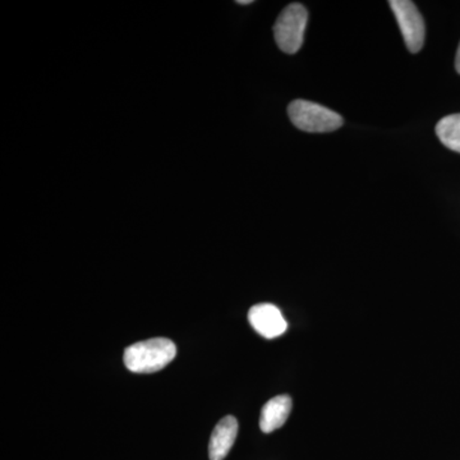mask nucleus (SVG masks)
Wrapping results in <instances>:
<instances>
[{
	"label": "nucleus",
	"mask_w": 460,
	"mask_h": 460,
	"mask_svg": "<svg viewBox=\"0 0 460 460\" xmlns=\"http://www.w3.org/2000/svg\"><path fill=\"white\" fill-rule=\"evenodd\" d=\"M177 348L166 338H154L129 345L124 350V365L136 374H154L175 358Z\"/></svg>",
	"instance_id": "1"
},
{
	"label": "nucleus",
	"mask_w": 460,
	"mask_h": 460,
	"mask_svg": "<svg viewBox=\"0 0 460 460\" xmlns=\"http://www.w3.org/2000/svg\"><path fill=\"white\" fill-rule=\"evenodd\" d=\"M288 114L296 128L305 132H332L343 126L341 114L307 100L290 102Z\"/></svg>",
	"instance_id": "2"
},
{
	"label": "nucleus",
	"mask_w": 460,
	"mask_h": 460,
	"mask_svg": "<svg viewBox=\"0 0 460 460\" xmlns=\"http://www.w3.org/2000/svg\"><path fill=\"white\" fill-rule=\"evenodd\" d=\"M307 21V9L299 3H292L281 12L274 26L275 41L281 51L296 54L301 49Z\"/></svg>",
	"instance_id": "3"
},
{
	"label": "nucleus",
	"mask_w": 460,
	"mask_h": 460,
	"mask_svg": "<svg viewBox=\"0 0 460 460\" xmlns=\"http://www.w3.org/2000/svg\"><path fill=\"white\" fill-rule=\"evenodd\" d=\"M390 7L394 12L402 39L411 53H419L425 42L426 27L422 14L411 0H392Z\"/></svg>",
	"instance_id": "4"
},
{
	"label": "nucleus",
	"mask_w": 460,
	"mask_h": 460,
	"mask_svg": "<svg viewBox=\"0 0 460 460\" xmlns=\"http://www.w3.org/2000/svg\"><path fill=\"white\" fill-rule=\"evenodd\" d=\"M252 328L266 339L280 337L287 332L288 323L279 308L271 304L253 305L248 313Z\"/></svg>",
	"instance_id": "5"
},
{
	"label": "nucleus",
	"mask_w": 460,
	"mask_h": 460,
	"mask_svg": "<svg viewBox=\"0 0 460 460\" xmlns=\"http://www.w3.org/2000/svg\"><path fill=\"white\" fill-rule=\"evenodd\" d=\"M238 435V420L233 416L224 417L211 435L208 444L210 460H223L228 456Z\"/></svg>",
	"instance_id": "6"
},
{
	"label": "nucleus",
	"mask_w": 460,
	"mask_h": 460,
	"mask_svg": "<svg viewBox=\"0 0 460 460\" xmlns=\"http://www.w3.org/2000/svg\"><path fill=\"white\" fill-rule=\"evenodd\" d=\"M292 398L289 395H278L266 402L261 411V417H260L261 431L270 434L284 426L292 411Z\"/></svg>",
	"instance_id": "7"
},
{
	"label": "nucleus",
	"mask_w": 460,
	"mask_h": 460,
	"mask_svg": "<svg viewBox=\"0 0 460 460\" xmlns=\"http://www.w3.org/2000/svg\"><path fill=\"white\" fill-rule=\"evenodd\" d=\"M436 135L445 146L460 153V114L444 117L436 126Z\"/></svg>",
	"instance_id": "8"
},
{
	"label": "nucleus",
	"mask_w": 460,
	"mask_h": 460,
	"mask_svg": "<svg viewBox=\"0 0 460 460\" xmlns=\"http://www.w3.org/2000/svg\"><path fill=\"white\" fill-rule=\"evenodd\" d=\"M456 72H458V74L460 75V44H459L458 51H456Z\"/></svg>",
	"instance_id": "9"
},
{
	"label": "nucleus",
	"mask_w": 460,
	"mask_h": 460,
	"mask_svg": "<svg viewBox=\"0 0 460 460\" xmlns=\"http://www.w3.org/2000/svg\"><path fill=\"white\" fill-rule=\"evenodd\" d=\"M238 4H251V3H252V0H239V2H237Z\"/></svg>",
	"instance_id": "10"
}]
</instances>
